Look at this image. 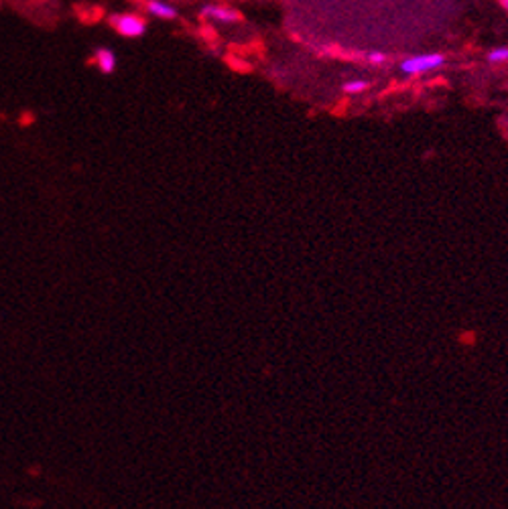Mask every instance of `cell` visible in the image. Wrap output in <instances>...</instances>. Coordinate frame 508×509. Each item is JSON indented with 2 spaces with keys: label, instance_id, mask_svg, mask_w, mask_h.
Listing matches in <instances>:
<instances>
[{
  "label": "cell",
  "instance_id": "obj_1",
  "mask_svg": "<svg viewBox=\"0 0 508 509\" xmlns=\"http://www.w3.org/2000/svg\"><path fill=\"white\" fill-rule=\"evenodd\" d=\"M108 25L120 37L126 39H140L147 33V20L137 13H112L108 17Z\"/></svg>",
  "mask_w": 508,
  "mask_h": 509
},
{
  "label": "cell",
  "instance_id": "obj_7",
  "mask_svg": "<svg viewBox=\"0 0 508 509\" xmlns=\"http://www.w3.org/2000/svg\"><path fill=\"white\" fill-rule=\"evenodd\" d=\"M486 59H488L490 63H507L508 47H494V49H490Z\"/></svg>",
  "mask_w": 508,
  "mask_h": 509
},
{
  "label": "cell",
  "instance_id": "obj_6",
  "mask_svg": "<svg viewBox=\"0 0 508 509\" xmlns=\"http://www.w3.org/2000/svg\"><path fill=\"white\" fill-rule=\"evenodd\" d=\"M370 88V83L366 81V79H350V81H346L344 86H342V90L346 92V94H362V92H366Z\"/></svg>",
  "mask_w": 508,
  "mask_h": 509
},
{
  "label": "cell",
  "instance_id": "obj_5",
  "mask_svg": "<svg viewBox=\"0 0 508 509\" xmlns=\"http://www.w3.org/2000/svg\"><path fill=\"white\" fill-rule=\"evenodd\" d=\"M94 63H96V67L100 69V74L110 76V74L116 72V53L112 49H108V47H98L94 51Z\"/></svg>",
  "mask_w": 508,
  "mask_h": 509
},
{
  "label": "cell",
  "instance_id": "obj_9",
  "mask_svg": "<svg viewBox=\"0 0 508 509\" xmlns=\"http://www.w3.org/2000/svg\"><path fill=\"white\" fill-rule=\"evenodd\" d=\"M500 4L504 6V11H507V13H508V0H500Z\"/></svg>",
  "mask_w": 508,
  "mask_h": 509
},
{
  "label": "cell",
  "instance_id": "obj_4",
  "mask_svg": "<svg viewBox=\"0 0 508 509\" xmlns=\"http://www.w3.org/2000/svg\"><path fill=\"white\" fill-rule=\"evenodd\" d=\"M145 11H147V15L161 20H173L179 15L175 6L165 0H145Z\"/></svg>",
  "mask_w": 508,
  "mask_h": 509
},
{
  "label": "cell",
  "instance_id": "obj_8",
  "mask_svg": "<svg viewBox=\"0 0 508 509\" xmlns=\"http://www.w3.org/2000/svg\"><path fill=\"white\" fill-rule=\"evenodd\" d=\"M366 61L372 63V65H382L387 61V53H382V51H368L366 53Z\"/></svg>",
  "mask_w": 508,
  "mask_h": 509
},
{
  "label": "cell",
  "instance_id": "obj_3",
  "mask_svg": "<svg viewBox=\"0 0 508 509\" xmlns=\"http://www.w3.org/2000/svg\"><path fill=\"white\" fill-rule=\"evenodd\" d=\"M199 15L215 25H232L240 20V13L226 4H203Z\"/></svg>",
  "mask_w": 508,
  "mask_h": 509
},
{
  "label": "cell",
  "instance_id": "obj_2",
  "mask_svg": "<svg viewBox=\"0 0 508 509\" xmlns=\"http://www.w3.org/2000/svg\"><path fill=\"white\" fill-rule=\"evenodd\" d=\"M443 65H446V55H441V53H419V55H410L407 59H403L399 69L405 76H421V74L437 72Z\"/></svg>",
  "mask_w": 508,
  "mask_h": 509
}]
</instances>
